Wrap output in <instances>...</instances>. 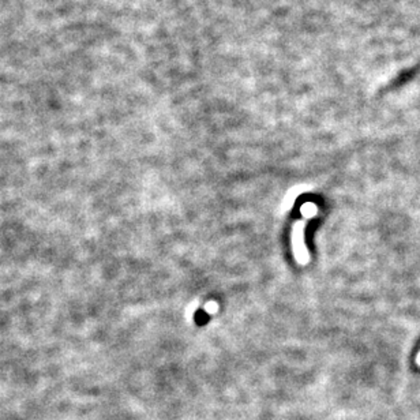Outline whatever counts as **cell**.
<instances>
[{"label":"cell","mask_w":420,"mask_h":420,"mask_svg":"<svg viewBox=\"0 0 420 420\" xmlns=\"http://www.w3.org/2000/svg\"><path fill=\"white\" fill-rule=\"evenodd\" d=\"M304 220H297L292 230V250L299 265H307L310 262V254L304 246Z\"/></svg>","instance_id":"obj_1"},{"label":"cell","mask_w":420,"mask_h":420,"mask_svg":"<svg viewBox=\"0 0 420 420\" xmlns=\"http://www.w3.org/2000/svg\"><path fill=\"white\" fill-rule=\"evenodd\" d=\"M300 193L301 191L299 190V187H295V188H292V190L288 193L285 199H284V204H283L284 212H287V210H289V209L292 208V205H293V202H295V199H296V197L300 194Z\"/></svg>","instance_id":"obj_2"},{"label":"cell","mask_w":420,"mask_h":420,"mask_svg":"<svg viewBox=\"0 0 420 420\" xmlns=\"http://www.w3.org/2000/svg\"><path fill=\"white\" fill-rule=\"evenodd\" d=\"M300 212L306 218H313V217H315L318 214V208H317V205L313 204V202H306L300 208Z\"/></svg>","instance_id":"obj_3"},{"label":"cell","mask_w":420,"mask_h":420,"mask_svg":"<svg viewBox=\"0 0 420 420\" xmlns=\"http://www.w3.org/2000/svg\"><path fill=\"white\" fill-rule=\"evenodd\" d=\"M217 310H218V304H217V301H208L206 304H205V311L208 313V314H216Z\"/></svg>","instance_id":"obj_4"}]
</instances>
